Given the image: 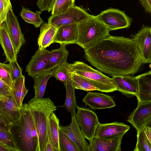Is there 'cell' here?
I'll return each instance as SVG.
<instances>
[{
  "label": "cell",
  "instance_id": "1",
  "mask_svg": "<svg viewBox=\"0 0 151 151\" xmlns=\"http://www.w3.org/2000/svg\"><path fill=\"white\" fill-rule=\"evenodd\" d=\"M84 51V57L91 65L112 76L134 74L142 63L132 38L110 35Z\"/></svg>",
  "mask_w": 151,
  "mask_h": 151
},
{
  "label": "cell",
  "instance_id": "2",
  "mask_svg": "<svg viewBox=\"0 0 151 151\" xmlns=\"http://www.w3.org/2000/svg\"><path fill=\"white\" fill-rule=\"evenodd\" d=\"M24 104L29 111L36 126L38 138L37 151H45L48 140L49 118L57 107L50 98L35 96Z\"/></svg>",
  "mask_w": 151,
  "mask_h": 151
},
{
  "label": "cell",
  "instance_id": "3",
  "mask_svg": "<svg viewBox=\"0 0 151 151\" xmlns=\"http://www.w3.org/2000/svg\"><path fill=\"white\" fill-rule=\"evenodd\" d=\"M78 38L76 44L86 50L110 36V30L94 16L78 24Z\"/></svg>",
  "mask_w": 151,
  "mask_h": 151
},
{
  "label": "cell",
  "instance_id": "4",
  "mask_svg": "<svg viewBox=\"0 0 151 151\" xmlns=\"http://www.w3.org/2000/svg\"><path fill=\"white\" fill-rule=\"evenodd\" d=\"M21 109V117L10 126V131L19 151H37L38 144L32 135L23 105Z\"/></svg>",
  "mask_w": 151,
  "mask_h": 151
},
{
  "label": "cell",
  "instance_id": "5",
  "mask_svg": "<svg viewBox=\"0 0 151 151\" xmlns=\"http://www.w3.org/2000/svg\"><path fill=\"white\" fill-rule=\"evenodd\" d=\"M71 72L87 79L99 89V91L110 93L116 91L112 78L95 70L84 62L76 61L71 63Z\"/></svg>",
  "mask_w": 151,
  "mask_h": 151
},
{
  "label": "cell",
  "instance_id": "6",
  "mask_svg": "<svg viewBox=\"0 0 151 151\" xmlns=\"http://www.w3.org/2000/svg\"><path fill=\"white\" fill-rule=\"evenodd\" d=\"M76 121L85 138L89 142L93 138L99 123L96 114L88 108L77 107Z\"/></svg>",
  "mask_w": 151,
  "mask_h": 151
},
{
  "label": "cell",
  "instance_id": "7",
  "mask_svg": "<svg viewBox=\"0 0 151 151\" xmlns=\"http://www.w3.org/2000/svg\"><path fill=\"white\" fill-rule=\"evenodd\" d=\"M92 16L84 9L74 5L63 13L50 16L48 19L47 23L58 28L66 25L78 24Z\"/></svg>",
  "mask_w": 151,
  "mask_h": 151
},
{
  "label": "cell",
  "instance_id": "8",
  "mask_svg": "<svg viewBox=\"0 0 151 151\" xmlns=\"http://www.w3.org/2000/svg\"><path fill=\"white\" fill-rule=\"evenodd\" d=\"M95 16L110 31L128 28L130 24V19L125 13L117 9L109 8Z\"/></svg>",
  "mask_w": 151,
  "mask_h": 151
},
{
  "label": "cell",
  "instance_id": "9",
  "mask_svg": "<svg viewBox=\"0 0 151 151\" xmlns=\"http://www.w3.org/2000/svg\"><path fill=\"white\" fill-rule=\"evenodd\" d=\"M21 108L18 107L12 93L0 95V119L11 126L21 117Z\"/></svg>",
  "mask_w": 151,
  "mask_h": 151
},
{
  "label": "cell",
  "instance_id": "10",
  "mask_svg": "<svg viewBox=\"0 0 151 151\" xmlns=\"http://www.w3.org/2000/svg\"><path fill=\"white\" fill-rule=\"evenodd\" d=\"M139 49L142 63H151L150 27L143 25L138 32L131 37Z\"/></svg>",
  "mask_w": 151,
  "mask_h": 151
},
{
  "label": "cell",
  "instance_id": "11",
  "mask_svg": "<svg viewBox=\"0 0 151 151\" xmlns=\"http://www.w3.org/2000/svg\"><path fill=\"white\" fill-rule=\"evenodd\" d=\"M130 127L123 123L114 122L111 123H99L94 138L106 139L116 138L124 134L129 129Z\"/></svg>",
  "mask_w": 151,
  "mask_h": 151
},
{
  "label": "cell",
  "instance_id": "12",
  "mask_svg": "<svg viewBox=\"0 0 151 151\" xmlns=\"http://www.w3.org/2000/svg\"><path fill=\"white\" fill-rule=\"evenodd\" d=\"M151 118V101H138L136 108L127 120L137 131L142 129Z\"/></svg>",
  "mask_w": 151,
  "mask_h": 151
},
{
  "label": "cell",
  "instance_id": "13",
  "mask_svg": "<svg viewBox=\"0 0 151 151\" xmlns=\"http://www.w3.org/2000/svg\"><path fill=\"white\" fill-rule=\"evenodd\" d=\"M6 20L11 38L18 53L26 40L22 33L17 17L14 14L12 6H9Z\"/></svg>",
  "mask_w": 151,
  "mask_h": 151
},
{
  "label": "cell",
  "instance_id": "14",
  "mask_svg": "<svg viewBox=\"0 0 151 151\" xmlns=\"http://www.w3.org/2000/svg\"><path fill=\"white\" fill-rule=\"evenodd\" d=\"M51 56V52L46 49H38L27 64L25 71L31 77L44 71L48 64Z\"/></svg>",
  "mask_w": 151,
  "mask_h": 151
},
{
  "label": "cell",
  "instance_id": "15",
  "mask_svg": "<svg viewBox=\"0 0 151 151\" xmlns=\"http://www.w3.org/2000/svg\"><path fill=\"white\" fill-rule=\"evenodd\" d=\"M59 128L75 143L80 151H89V144L82 134L76 119V115L71 117L70 123L63 126L60 124Z\"/></svg>",
  "mask_w": 151,
  "mask_h": 151
},
{
  "label": "cell",
  "instance_id": "16",
  "mask_svg": "<svg viewBox=\"0 0 151 151\" xmlns=\"http://www.w3.org/2000/svg\"><path fill=\"white\" fill-rule=\"evenodd\" d=\"M116 91L130 98L137 96L138 93V83L136 77L131 75L118 76L112 78Z\"/></svg>",
  "mask_w": 151,
  "mask_h": 151
},
{
  "label": "cell",
  "instance_id": "17",
  "mask_svg": "<svg viewBox=\"0 0 151 151\" xmlns=\"http://www.w3.org/2000/svg\"><path fill=\"white\" fill-rule=\"evenodd\" d=\"M82 101L94 109H109L116 106L112 96L101 93L88 92Z\"/></svg>",
  "mask_w": 151,
  "mask_h": 151
},
{
  "label": "cell",
  "instance_id": "18",
  "mask_svg": "<svg viewBox=\"0 0 151 151\" xmlns=\"http://www.w3.org/2000/svg\"><path fill=\"white\" fill-rule=\"evenodd\" d=\"M0 43L6 61L10 63L17 60L18 53L10 37L6 19L0 24Z\"/></svg>",
  "mask_w": 151,
  "mask_h": 151
},
{
  "label": "cell",
  "instance_id": "19",
  "mask_svg": "<svg viewBox=\"0 0 151 151\" xmlns=\"http://www.w3.org/2000/svg\"><path fill=\"white\" fill-rule=\"evenodd\" d=\"M78 38V24H69L58 28L54 43L66 45L76 44Z\"/></svg>",
  "mask_w": 151,
  "mask_h": 151
},
{
  "label": "cell",
  "instance_id": "20",
  "mask_svg": "<svg viewBox=\"0 0 151 151\" xmlns=\"http://www.w3.org/2000/svg\"><path fill=\"white\" fill-rule=\"evenodd\" d=\"M123 136L111 139L94 138L89 142V151H120Z\"/></svg>",
  "mask_w": 151,
  "mask_h": 151
},
{
  "label": "cell",
  "instance_id": "21",
  "mask_svg": "<svg viewBox=\"0 0 151 151\" xmlns=\"http://www.w3.org/2000/svg\"><path fill=\"white\" fill-rule=\"evenodd\" d=\"M58 28L53 25L45 22L40 27V33L37 39L38 49H46L51 44L53 43Z\"/></svg>",
  "mask_w": 151,
  "mask_h": 151
},
{
  "label": "cell",
  "instance_id": "22",
  "mask_svg": "<svg viewBox=\"0 0 151 151\" xmlns=\"http://www.w3.org/2000/svg\"><path fill=\"white\" fill-rule=\"evenodd\" d=\"M136 77L138 83V101H151V70Z\"/></svg>",
  "mask_w": 151,
  "mask_h": 151
},
{
  "label": "cell",
  "instance_id": "23",
  "mask_svg": "<svg viewBox=\"0 0 151 151\" xmlns=\"http://www.w3.org/2000/svg\"><path fill=\"white\" fill-rule=\"evenodd\" d=\"M66 46L65 45L60 44L59 48L51 51L50 60L44 70H52L54 68L67 62L69 52Z\"/></svg>",
  "mask_w": 151,
  "mask_h": 151
},
{
  "label": "cell",
  "instance_id": "24",
  "mask_svg": "<svg viewBox=\"0 0 151 151\" xmlns=\"http://www.w3.org/2000/svg\"><path fill=\"white\" fill-rule=\"evenodd\" d=\"M53 76L52 70L43 71L32 77L34 81L35 96L39 98H43L47 82Z\"/></svg>",
  "mask_w": 151,
  "mask_h": 151
},
{
  "label": "cell",
  "instance_id": "25",
  "mask_svg": "<svg viewBox=\"0 0 151 151\" xmlns=\"http://www.w3.org/2000/svg\"><path fill=\"white\" fill-rule=\"evenodd\" d=\"M25 79L23 75L19 78L13 82L12 87V94L19 108L22 107L23 99L28 91L25 86Z\"/></svg>",
  "mask_w": 151,
  "mask_h": 151
},
{
  "label": "cell",
  "instance_id": "26",
  "mask_svg": "<svg viewBox=\"0 0 151 151\" xmlns=\"http://www.w3.org/2000/svg\"><path fill=\"white\" fill-rule=\"evenodd\" d=\"M66 90V97L64 104L65 109L71 115H76V109L78 105L75 94V88L71 78H69L64 85Z\"/></svg>",
  "mask_w": 151,
  "mask_h": 151
},
{
  "label": "cell",
  "instance_id": "27",
  "mask_svg": "<svg viewBox=\"0 0 151 151\" xmlns=\"http://www.w3.org/2000/svg\"><path fill=\"white\" fill-rule=\"evenodd\" d=\"M59 122L54 111L52 112L48 119L47 133L50 135L56 151H60L59 141Z\"/></svg>",
  "mask_w": 151,
  "mask_h": 151
},
{
  "label": "cell",
  "instance_id": "28",
  "mask_svg": "<svg viewBox=\"0 0 151 151\" xmlns=\"http://www.w3.org/2000/svg\"><path fill=\"white\" fill-rule=\"evenodd\" d=\"M41 13L40 11L34 12L22 6L20 15L26 22L32 24L36 27L38 28L44 23L40 17Z\"/></svg>",
  "mask_w": 151,
  "mask_h": 151
},
{
  "label": "cell",
  "instance_id": "29",
  "mask_svg": "<svg viewBox=\"0 0 151 151\" xmlns=\"http://www.w3.org/2000/svg\"><path fill=\"white\" fill-rule=\"evenodd\" d=\"M71 78L75 89H80L86 91L97 90L99 88L91 82L75 73H72Z\"/></svg>",
  "mask_w": 151,
  "mask_h": 151
},
{
  "label": "cell",
  "instance_id": "30",
  "mask_svg": "<svg viewBox=\"0 0 151 151\" xmlns=\"http://www.w3.org/2000/svg\"><path fill=\"white\" fill-rule=\"evenodd\" d=\"M71 63L67 62L52 70L53 76L58 80L61 82L64 85L68 80L71 78L72 73L71 72Z\"/></svg>",
  "mask_w": 151,
  "mask_h": 151
},
{
  "label": "cell",
  "instance_id": "31",
  "mask_svg": "<svg viewBox=\"0 0 151 151\" xmlns=\"http://www.w3.org/2000/svg\"><path fill=\"white\" fill-rule=\"evenodd\" d=\"M59 135L60 151H80L75 143L60 128Z\"/></svg>",
  "mask_w": 151,
  "mask_h": 151
},
{
  "label": "cell",
  "instance_id": "32",
  "mask_svg": "<svg viewBox=\"0 0 151 151\" xmlns=\"http://www.w3.org/2000/svg\"><path fill=\"white\" fill-rule=\"evenodd\" d=\"M9 127L0 125V143L5 145L19 151L10 131Z\"/></svg>",
  "mask_w": 151,
  "mask_h": 151
},
{
  "label": "cell",
  "instance_id": "33",
  "mask_svg": "<svg viewBox=\"0 0 151 151\" xmlns=\"http://www.w3.org/2000/svg\"><path fill=\"white\" fill-rule=\"evenodd\" d=\"M75 0H55L51 10L52 16L63 13L75 5Z\"/></svg>",
  "mask_w": 151,
  "mask_h": 151
},
{
  "label": "cell",
  "instance_id": "34",
  "mask_svg": "<svg viewBox=\"0 0 151 151\" xmlns=\"http://www.w3.org/2000/svg\"><path fill=\"white\" fill-rule=\"evenodd\" d=\"M137 140L134 151H151V144L143 129L137 131Z\"/></svg>",
  "mask_w": 151,
  "mask_h": 151
},
{
  "label": "cell",
  "instance_id": "35",
  "mask_svg": "<svg viewBox=\"0 0 151 151\" xmlns=\"http://www.w3.org/2000/svg\"><path fill=\"white\" fill-rule=\"evenodd\" d=\"M0 79L12 88L13 81L11 77L9 63H0Z\"/></svg>",
  "mask_w": 151,
  "mask_h": 151
},
{
  "label": "cell",
  "instance_id": "36",
  "mask_svg": "<svg viewBox=\"0 0 151 151\" xmlns=\"http://www.w3.org/2000/svg\"><path fill=\"white\" fill-rule=\"evenodd\" d=\"M11 77L14 82L19 78L23 76L22 68L18 63L17 60L10 62Z\"/></svg>",
  "mask_w": 151,
  "mask_h": 151
},
{
  "label": "cell",
  "instance_id": "37",
  "mask_svg": "<svg viewBox=\"0 0 151 151\" xmlns=\"http://www.w3.org/2000/svg\"><path fill=\"white\" fill-rule=\"evenodd\" d=\"M11 6L10 0H0V24L6 19L9 8Z\"/></svg>",
  "mask_w": 151,
  "mask_h": 151
},
{
  "label": "cell",
  "instance_id": "38",
  "mask_svg": "<svg viewBox=\"0 0 151 151\" xmlns=\"http://www.w3.org/2000/svg\"><path fill=\"white\" fill-rule=\"evenodd\" d=\"M23 105L26 109L27 117L29 125L31 130L32 135L38 144V138L36 126L29 111L26 107L24 104H23Z\"/></svg>",
  "mask_w": 151,
  "mask_h": 151
},
{
  "label": "cell",
  "instance_id": "39",
  "mask_svg": "<svg viewBox=\"0 0 151 151\" xmlns=\"http://www.w3.org/2000/svg\"><path fill=\"white\" fill-rule=\"evenodd\" d=\"M55 0H38L37 5L41 12L45 11L49 12L52 8Z\"/></svg>",
  "mask_w": 151,
  "mask_h": 151
},
{
  "label": "cell",
  "instance_id": "40",
  "mask_svg": "<svg viewBox=\"0 0 151 151\" xmlns=\"http://www.w3.org/2000/svg\"><path fill=\"white\" fill-rule=\"evenodd\" d=\"M12 88L0 79V95L6 96L12 93Z\"/></svg>",
  "mask_w": 151,
  "mask_h": 151
},
{
  "label": "cell",
  "instance_id": "41",
  "mask_svg": "<svg viewBox=\"0 0 151 151\" xmlns=\"http://www.w3.org/2000/svg\"><path fill=\"white\" fill-rule=\"evenodd\" d=\"M139 1L146 10L151 13V0H139Z\"/></svg>",
  "mask_w": 151,
  "mask_h": 151
},
{
  "label": "cell",
  "instance_id": "42",
  "mask_svg": "<svg viewBox=\"0 0 151 151\" xmlns=\"http://www.w3.org/2000/svg\"><path fill=\"white\" fill-rule=\"evenodd\" d=\"M142 129L151 144V128L149 127H144Z\"/></svg>",
  "mask_w": 151,
  "mask_h": 151
},
{
  "label": "cell",
  "instance_id": "43",
  "mask_svg": "<svg viewBox=\"0 0 151 151\" xmlns=\"http://www.w3.org/2000/svg\"><path fill=\"white\" fill-rule=\"evenodd\" d=\"M55 151V150L52 145L48 142L45 151Z\"/></svg>",
  "mask_w": 151,
  "mask_h": 151
},
{
  "label": "cell",
  "instance_id": "44",
  "mask_svg": "<svg viewBox=\"0 0 151 151\" xmlns=\"http://www.w3.org/2000/svg\"><path fill=\"white\" fill-rule=\"evenodd\" d=\"M144 127H149L151 128V118L147 122Z\"/></svg>",
  "mask_w": 151,
  "mask_h": 151
},
{
  "label": "cell",
  "instance_id": "45",
  "mask_svg": "<svg viewBox=\"0 0 151 151\" xmlns=\"http://www.w3.org/2000/svg\"><path fill=\"white\" fill-rule=\"evenodd\" d=\"M150 30H151V27H150Z\"/></svg>",
  "mask_w": 151,
  "mask_h": 151
}]
</instances>
